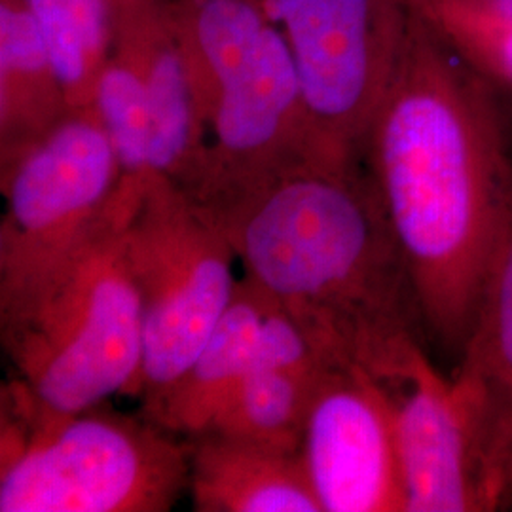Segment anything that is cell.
Listing matches in <instances>:
<instances>
[{
	"label": "cell",
	"mask_w": 512,
	"mask_h": 512,
	"mask_svg": "<svg viewBox=\"0 0 512 512\" xmlns=\"http://www.w3.org/2000/svg\"><path fill=\"white\" fill-rule=\"evenodd\" d=\"M408 6L403 48L359 160L403 256L421 336L461 359L511 215V147L488 82Z\"/></svg>",
	"instance_id": "obj_1"
},
{
	"label": "cell",
	"mask_w": 512,
	"mask_h": 512,
	"mask_svg": "<svg viewBox=\"0 0 512 512\" xmlns=\"http://www.w3.org/2000/svg\"><path fill=\"white\" fill-rule=\"evenodd\" d=\"M209 213L243 275L330 363H363L421 334L397 239L361 162L310 160Z\"/></svg>",
	"instance_id": "obj_2"
},
{
	"label": "cell",
	"mask_w": 512,
	"mask_h": 512,
	"mask_svg": "<svg viewBox=\"0 0 512 512\" xmlns=\"http://www.w3.org/2000/svg\"><path fill=\"white\" fill-rule=\"evenodd\" d=\"M141 190L118 186L92 234L23 315L0 329L12 366L8 387L42 412L74 414L114 395H135L143 308L126 256V226Z\"/></svg>",
	"instance_id": "obj_3"
},
{
	"label": "cell",
	"mask_w": 512,
	"mask_h": 512,
	"mask_svg": "<svg viewBox=\"0 0 512 512\" xmlns=\"http://www.w3.org/2000/svg\"><path fill=\"white\" fill-rule=\"evenodd\" d=\"M184 490L186 440L145 414H48L2 387L0 512H167Z\"/></svg>",
	"instance_id": "obj_4"
},
{
	"label": "cell",
	"mask_w": 512,
	"mask_h": 512,
	"mask_svg": "<svg viewBox=\"0 0 512 512\" xmlns=\"http://www.w3.org/2000/svg\"><path fill=\"white\" fill-rule=\"evenodd\" d=\"M120 167L93 105L0 162V329L23 315L105 217Z\"/></svg>",
	"instance_id": "obj_5"
},
{
	"label": "cell",
	"mask_w": 512,
	"mask_h": 512,
	"mask_svg": "<svg viewBox=\"0 0 512 512\" xmlns=\"http://www.w3.org/2000/svg\"><path fill=\"white\" fill-rule=\"evenodd\" d=\"M126 256L143 308V406L173 384L217 327L238 279L234 247L207 207L152 173L126 226Z\"/></svg>",
	"instance_id": "obj_6"
},
{
	"label": "cell",
	"mask_w": 512,
	"mask_h": 512,
	"mask_svg": "<svg viewBox=\"0 0 512 512\" xmlns=\"http://www.w3.org/2000/svg\"><path fill=\"white\" fill-rule=\"evenodd\" d=\"M293 55L321 145L357 162L408 25V0H262Z\"/></svg>",
	"instance_id": "obj_7"
},
{
	"label": "cell",
	"mask_w": 512,
	"mask_h": 512,
	"mask_svg": "<svg viewBox=\"0 0 512 512\" xmlns=\"http://www.w3.org/2000/svg\"><path fill=\"white\" fill-rule=\"evenodd\" d=\"M310 160L342 162L313 131L293 55L272 21L255 50L213 90L205 167L192 198L217 211Z\"/></svg>",
	"instance_id": "obj_8"
},
{
	"label": "cell",
	"mask_w": 512,
	"mask_h": 512,
	"mask_svg": "<svg viewBox=\"0 0 512 512\" xmlns=\"http://www.w3.org/2000/svg\"><path fill=\"white\" fill-rule=\"evenodd\" d=\"M359 368L389 410L406 512L486 511L469 423L420 336H406Z\"/></svg>",
	"instance_id": "obj_9"
},
{
	"label": "cell",
	"mask_w": 512,
	"mask_h": 512,
	"mask_svg": "<svg viewBox=\"0 0 512 512\" xmlns=\"http://www.w3.org/2000/svg\"><path fill=\"white\" fill-rule=\"evenodd\" d=\"M300 456L323 512H406L389 410L359 366L330 363L317 376Z\"/></svg>",
	"instance_id": "obj_10"
},
{
	"label": "cell",
	"mask_w": 512,
	"mask_h": 512,
	"mask_svg": "<svg viewBox=\"0 0 512 512\" xmlns=\"http://www.w3.org/2000/svg\"><path fill=\"white\" fill-rule=\"evenodd\" d=\"M116 44L145 84L152 171L194 196L207 156V120L164 0L120 6Z\"/></svg>",
	"instance_id": "obj_11"
},
{
	"label": "cell",
	"mask_w": 512,
	"mask_h": 512,
	"mask_svg": "<svg viewBox=\"0 0 512 512\" xmlns=\"http://www.w3.org/2000/svg\"><path fill=\"white\" fill-rule=\"evenodd\" d=\"M450 380L475 444L486 509L492 511L495 480L512 437V209Z\"/></svg>",
	"instance_id": "obj_12"
},
{
	"label": "cell",
	"mask_w": 512,
	"mask_h": 512,
	"mask_svg": "<svg viewBox=\"0 0 512 512\" xmlns=\"http://www.w3.org/2000/svg\"><path fill=\"white\" fill-rule=\"evenodd\" d=\"M188 444L196 512H323L300 450L202 433Z\"/></svg>",
	"instance_id": "obj_13"
},
{
	"label": "cell",
	"mask_w": 512,
	"mask_h": 512,
	"mask_svg": "<svg viewBox=\"0 0 512 512\" xmlns=\"http://www.w3.org/2000/svg\"><path fill=\"white\" fill-rule=\"evenodd\" d=\"M270 296L243 275L232 302L207 342L143 414L169 433L190 439L203 433L255 361L256 340Z\"/></svg>",
	"instance_id": "obj_14"
},
{
	"label": "cell",
	"mask_w": 512,
	"mask_h": 512,
	"mask_svg": "<svg viewBox=\"0 0 512 512\" xmlns=\"http://www.w3.org/2000/svg\"><path fill=\"white\" fill-rule=\"evenodd\" d=\"M71 109L25 0H0V162Z\"/></svg>",
	"instance_id": "obj_15"
},
{
	"label": "cell",
	"mask_w": 512,
	"mask_h": 512,
	"mask_svg": "<svg viewBox=\"0 0 512 512\" xmlns=\"http://www.w3.org/2000/svg\"><path fill=\"white\" fill-rule=\"evenodd\" d=\"M71 109L93 103L116 46L118 0H25Z\"/></svg>",
	"instance_id": "obj_16"
},
{
	"label": "cell",
	"mask_w": 512,
	"mask_h": 512,
	"mask_svg": "<svg viewBox=\"0 0 512 512\" xmlns=\"http://www.w3.org/2000/svg\"><path fill=\"white\" fill-rule=\"evenodd\" d=\"M164 4L207 120L220 78L255 50L272 18L262 0H164Z\"/></svg>",
	"instance_id": "obj_17"
},
{
	"label": "cell",
	"mask_w": 512,
	"mask_h": 512,
	"mask_svg": "<svg viewBox=\"0 0 512 512\" xmlns=\"http://www.w3.org/2000/svg\"><path fill=\"white\" fill-rule=\"evenodd\" d=\"M317 376L253 361L247 376L203 433L300 450Z\"/></svg>",
	"instance_id": "obj_18"
},
{
	"label": "cell",
	"mask_w": 512,
	"mask_h": 512,
	"mask_svg": "<svg viewBox=\"0 0 512 512\" xmlns=\"http://www.w3.org/2000/svg\"><path fill=\"white\" fill-rule=\"evenodd\" d=\"M452 38L488 82L512 131V4L505 0H408Z\"/></svg>",
	"instance_id": "obj_19"
},
{
	"label": "cell",
	"mask_w": 512,
	"mask_h": 512,
	"mask_svg": "<svg viewBox=\"0 0 512 512\" xmlns=\"http://www.w3.org/2000/svg\"><path fill=\"white\" fill-rule=\"evenodd\" d=\"M92 105L114 148L120 186L143 188L154 173L150 110L143 78L118 44L99 76Z\"/></svg>",
	"instance_id": "obj_20"
},
{
	"label": "cell",
	"mask_w": 512,
	"mask_h": 512,
	"mask_svg": "<svg viewBox=\"0 0 512 512\" xmlns=\"http://www.w3.org/2000/svg\"><path fill=\"white\" fill-rule=\"evenodd\" d=\"M499 509H512V437L501 461L492 495V511Z\"/></svg>",
	"instance_id": "obj_21"
},
{
	"label": "cell",
	"mask_w": 512,
	"mask_h": 512,
	"mask_svg": "<svg viewBox=\"0 0 512 512\" xmlns=\"http://www.w3.org/2000/svg\"><path fill=\"white\" fill-rule=\"evenodd\" d=\"M135 2H141V0H118L120 6H128V4H135Z\"/></svg>",
	"instance_id": "obj_22"
},
{
	"label": "cell",
	"mask_w": 512,
	"mask_h": 512,
	"mask_svg": "<svg viewBox=\"0 0 512 512\" xmlns=\"http://www.w3.org/2000/svg\"><path fill=\"white\" fill-rule=\"evenodd\" d=\"M505 2H511V4H512V0H505Z\"/></svg>",
	"instance_id": "obj_23"
}]
</instances>
